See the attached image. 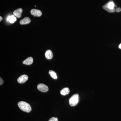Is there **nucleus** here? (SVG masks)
Wrapping results in <instances>:
<instances>
[{
  "label": "nucleus",
  "mask_w": 121,
  "mask_h": 121,
  "mask_svg": "<svg viewBox=\"0 0 121 121\" xmlns=\"http://www.w3.org/2000/svg\"><path fill=\"white\" fill-rule=\"evenodd\" d=\"M69 92H70V90L69 88L68 87L64 88L60 91V94L63 95H67L69 94Z\"/></svg>",
  "instance_id": "f8f14e48"
},
{
  "label": "nucleus",
  "mask_w": 121,
  "mask_h": 121,
  "mask_svg": "<svg viewBox=\"0 0 121 121\" xmlns=\"http://www.w3.org/2000/svg\"><path fill=\"white\" fill-rule=\"evenodd\" d=\"M115 7V4L114 3L113 1L112 0H110L103 5V8L108 12L112 13L116 12Z\"/></svg>",
  "instance_id": "f257e3e1"
},
{
  "label": "nucleus",
  "mask_w": 121,
  "mask_h": 121,
  "mask_svg": "<svg viewBox=\"0 0 121 121\" xmlns=\"http://www.w3.org/2000/svg\"><path fill=\"white\" fill-rule=\"evenodd\" d=\"M7 20L11 23H13L17 20V19L14 15H12L9 16L8 17H7Z\"/></svg>",
  "instance_id": "9b49d317"
},
{
  "label": "nucleus",
  "mask_w": 121,
  "mask_h": 121,
  "mask_svg": "<svg viewBox=\"0 0 121 121\" xmlns=\"http://www.w3.org/2000/svg\"><path fill=\"white\" fill-rule=\"evenodd\" d=\"M115 11H116V12H121V8H117L115 9Z\"/></svg>",
  "instance_id": "2eb2a0df"
},
{
  "label": "nucleus",
  "mask_w": 121,
  "mask_h": 121,
  "mask_svg": "<svg viewBox=\"0 0 121 121\" xmlns=\"http://www.w3.org/2000/svg\"><path fill=\"white\" fill-rule=\"evenodd\" d=\"M37 88L38 90L40 91L44 92V93L47 92L48 91V87L43 83H40L38 84Z\"/></svg>",
  "instance_id": "20e7f679"
},
{
  "label": "nucleus",
  "mask_w": 121,
  "mask_h": 121,
  "mask_svg": "<svg viewBox=\"0 0 121 121\" xmlns=\"http://www.w3.org/2000/svg\"><path fill=\"white\" fill-rule=\"evenodd\" d=\"M0 78V85L1 86V85H2V84H3V83H4V81L3 79H2V78H1V77Z\"/></svg>",
  "instance_id": "dca6fc26"
},
{
  "label": "nucleus",
  "mask_w": 121,
  "mask_h": 121,
  "mask_svg": "<svg viewBox=\"0 0 121 121\" xmlns=\"http://www.w3.org/2000/svg\"><path fill=\"white\" fill-rule=\"evenodd\" d=\"M33 58L32 57H29L24 60L23 63L26 65H30L32 64L33 62Z\"/></svg>",
  "instance_id": "1a4fd4ad"
},
{
  "label": "nucleus",
  "mask_w": 121,
  "mask_h": 121,
  "mask_svg": "<svg viewBox=\"0 0 121 121\" xmlns=\"http://www.w3.org/2000/svg\"><path fill=\"white\" fill-rule=\"evenodd\" d=\"M19 108L21 110L27 113L30 112L31 110V108L30 104L24 101L19 102L18 103Z\"/></svg>",
  "instance_id": "f03ea898"
},
{
  "label": "nucleus",
  "mask_w": 121,
  "mask_h": 121,
  "mask_svg": "<svg viewBox=\"0 0 121 121\" xmlns=\"http://www.w3.org/2000/svg\"><path fill=\"white\" fill-rule=\"evenodd\" d=\"M31 13L34 16L37 17H39L42 15V12L41 11L35 9H33L31 10Z\"/></svg>",
  "instance_id": "423d86ee"
},
{
  "label": "nucleus",
  "mask_w": 121,
  "mask_h": 121,
  "mask_svg": "<svg viewBox=\"0 0 121 121\" xmlns=\"http://www.w3.org/2000/svg\"><path fill=\"white\" fill-rule=\"evenodd\" d=\"M79 102V95L75 94L72 95L69 100V103L71 106H75L78 104Z\"/></svg>",
  "instance_id": "7ed1b4c3"
},
{
  "label": "nucleus",
  "mask_w": 121,
  "mask_h": 121,
  "mask_svg": "<svg viewBox=\"0 0 121 121\" xmlns=\"http://www.w3.org/2000/svg\"><path fill=\"white\" fill-rule=\"evenodd\" d=\"M49 74H50L51 77L54 79H56L57 78V75H56V73L53 71L51 70L49 71Z\"/></svg>",
  "instance_id": "ddd939ff"
},
{
  "label": "nucleus",
  "mask_w": 121,
  "mask_h": 121,
  "mask_svg": "<svg viewBox=\"0 0 121 121\" xmlns=\"http://www.w3.org/2000/svg\"><path fill=\"white\" fill-rule=\"evenodd\" d=\"M31 22V20L28 17H26L20 21V24L21 25H26L30 23Z\"/></svg>",
  "instance_id": "6e6552de"
},
{
  "label": "nucleus",
  "mask_w": 121,
  "mask_h": 121,
  "mask_svg": "<svg viewBox=\"0 0 121 121\" xmlns=\"http://www.w3.org/2000/svg\"><path fill=\"white\" fill-rule=\"evenodd\" d=\"M28 79V77L27 75H23L18 78L17 81L19 83L22 84L26 82Z\"/></svg>",
  "instance_id": "39448f33"
},
{
  "label": "nucleus",
  "mask_w": 121,
  "mask_h": 121,
  "mask_svg": "<svg viewBox=\"0 0 121 121\" xmlns=\"http://www.w3.org/2000/svg\"><path fill=\"white\" fill-rule=\"evenodd\" d=\"M45 55L46 58L51 59L53 57V54L51 50H48L45 52Z\"/></svg>",
  "instance_id": "9d476101"
},
{
  "label": "nucleus",
  "mask_w": 121,
  "mask_h": 121,
  "mask_svg": "<svg viewBox=\"0 0 121 121\" xmlns=\"http://www.w3.org/2000/svg\"><path fill=\"white\" fill-rule=\"evenodd\" d=\"M22 12H23V9H17L13 12V15L17 18H20L21 17Z\"/></svg>",
  "instance_id": "0eeeda50"
},
{
  "label": "nucleus",
  "mask_w": 121,
  "mask_h": 121,
  "mask_svg": "<svg viewBox=\"0 0 121 121\" xmlns=\"http://www.w3.org/2000/svg\"><path fill=\"white\" fill-rule=\"evenodd\" d=\"M48 121H58V118H55V117H52L51 118H50V120Z\"/></svg>",
  "instance_id": "4468645a"
},
{
  "label": "nucleus",
  "mask_w": 121,
  "mask_h": 121,
  "mask_svg": "<svg viewBox=\"0 0 121 121\" xmlns=\"http://www.w3.org/2000/svg\"><path fill=\"white\" fill-rule=\"evenodd\" d=\"M119 48L121 49V43L119 45Z\"/></svg>",
  "instance_id": "f3484780"
},
{
  "label": "nucleus",
  "mask_w": 121,
  "mask_h": 121,
  "mask_svg": "<svg viewBox=\"0 0 121 121\" xmlns=\"http://www.w3.org/2000/svg\"><path fill=\"white\" fill-rule=\"evenodd\" d=\"M0 21H1L2 20V17H1V16L0 17Z\"/></svg>",
  "instance_id": "a211bd4d"
}]
</instances>
